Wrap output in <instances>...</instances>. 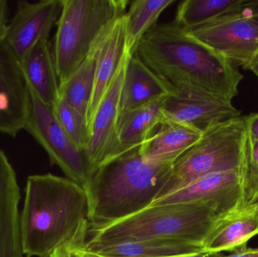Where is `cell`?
I'll list each match as a JSON object with an SVG mask.
<instances>
[{"instance_id": "5b68a950", "label": "cell", "mask_w": 258, "mask_h": 257, "mask_svg": "<svg viewBox=\"0 0 258 257\" xmlns=\"http://www.w3.org/2000/svg\"><path fill=\"white\" fill-rule=\"evenodd\" d=\"M248 154V135L243 116L209 127L201 139L173 164L156 201L212 174L242 170L246 175Z\"/></svg>"}, {"instance_id": "5bb4252c", "label": "cell", "mask_w": 258, "mask_h": 257, "mask_svg": "<svg viewBox=\"0 0 258 257\" xmlns=\"http://www.w3.org/2000/svg\"><path fill=\"white\" fill-rule=\"evenodd\" d=\"M20 200L15 169L0 149V257H27L21 241Z\"/></svg>"}, {"instance_id": "2e32d148", "label": "cell", "mask_w": 258, "mask_h": 257, "mask_svg": "<svg viewBox=\"0 0 258 257\" xmlns=\"http://www.w3.org/2000/svg\"><path fill=\"white\" fill-rule=\"evenodd\" d=\"M125 15L119 17L113 23L103 36L98 48L95 85L87 114L89 130L98 106L113 79L125 53Z\"/></svg>"}, {"instance_id": "603a6c76", "label": "cell", "mask_w": 258, "mask_h": 257, "mask_svg": "<svg viewBox=\"0 0 258 257\" xmlns=\"http://www.w3.org/2000/svg\"><path fill=\"white\" fill-rule=\"evenodd\" d=\"M176 0H136L125 13V51L135 54L140 41L153 28L164 10Z\"/></svg>"}, {"instance_id": "6da1fadb", "label": "cell", "mask_w": 258, "mask_h": 257, "mask_svg": "<svg viewBox=\"0 0 258 257\" xmlns=\"http://www.w3.org/2000/svg\"><path fill=\"white\" fill-rule=\"evenodd\" d=\"M89 202L84 189L51 174L31 175L20 216L27 257H50L60 247L83 248L89 229Z\"/></svg>"}, {"instance_id": "484cf974", "label": "cell", "mask_w": 258, "mask_h": 257, "mask_svg": "<svg viewBox=\"0 0 258 257\" xmlns=\"http://www.w3.org/2000/svg\"><path fill=\"white\" fill-rule=\"evenodd\" d=\"M258 175V140H250L248 138V164H247L246 179L248 181Z\"/></svg>"}, {"instance_id": "1f68e13d", "label": "cell", "mask_w": 258, "mask_h": 257, "mask_svg": "<svg viewBox=\"0 0 258 257\" xmlns=\"http://www.w3.org/2000/svg\"><path fill=\"white\" fill-rule=\"evenodd\" d=\"M177 257H224L223 253H200V254L186 255V256H181Z\"/></svg>"}, {"instance_id": "f546056e", "label": "cell", "mask_w": 258, "mask_h": 257, "mask_svg": "<svg viewBox=\"0 0 258 257\" xmlns=\"http://www.w3.org/2000/svg\"><path fill=\"white\" fill-rule=\"evenodd\" d=\"M8 26V2L0 0V43L4 40Z\"/></svg>"}, {"instance_id": "ffe728a7", "label": "cell", "mask_w": 258, "mask_h": 257, "mask_svg": "<svg viewBox=\"0 0 258 257\" xmlns=\"http://www.w3.org/2000/svg\"><path fill=\"white\" fill-rule=\"evenodd\" d=\"M165 97L120 113L117 127L120 156L141 147L153 131L165 122L162 104Z\"/></svg>"}, {"instance_id": "7a4b0ae2", "label": "cell", "mask_w": 258, "mask_h": 257, "mask_svg": "<svg viewBox=\"0 0 258 257\" xmlns=\"http://www.w3.org/2000/svg\"><path fill=\"white\" fill-rule=\"evenodd\" d=\"M135 54L171 87L200 88L230 102L239 95L243 78L239 68L174 21L150 29Z\"/></svg>"}, {"instance_id": "e575fe53", "label": "cell", "mask_w": 258, "mask_h": 257, "mask_svg": "<svg viewBox=\"0 0 258 257\" xmlns=\"http://www.w3.org/2000/svg\"><path fill=\"white\" fill-rule=\"evenodd\" d=\"M85 255H86V254H85ZM85 257H87V256H85Z\"/></svg>"}, {"instance_id": "4fadbf2b", "label": "cell", "mask_w": 258, "mask_h": 257, "mask_svg": "<svg viewBox=\"0 0 258 257\" xmlns=\"http://www.w3.org/2000/svg\"><path fill=\"white\" fill-rule=\"evenodd\" d=\"M62 10V0L19 1L8 24L4 41L21 60L41 41L48 40Z\"/></svg>"}, {"instance_id": "e0dca14e", "label": "cell", "mask_w": 258, "mask_h": 257, "mask_svg": "<svg viewBox=\"0 0 258 257\" xmlns=\"http://www.w3.org/2000/svg\"><path fill=\"white\" fill-rule=\"evenodd\" d=\"M20 63L30 94L52 107L59 98L60 82L49 41L38 42Z\"/></svg>"}, {"instance_id": "7c38bea8", "label": "cell", "mask_w": 258, "mask_h": 257, "mask_svg": "<svg viewBox=\"0 0 258 257\" xmlns=\"http://www.w3.org/2000/svg\"><path fill=\"white\" fill-rule=\"evenodd\" d=\"M30 89L18 57L0 43V133L15 137L25 129L31 113Z\"/></svg>"}, {"instance_id": "836d02e7", "label": "cell", "mask_w": 258, "mask_h": 257, "mask_svg": "<svg viewBox=\"0 0 258 257\" xmlns=\"http://www.w3.org/2000/svg\"><path fill=\"white\" fill-rule=\"evenodd\" d=\"M241 211H246V212H258V199L255 202H253L252 204L246 205Z\"/></svg>"}, {"instance_id": "cb8c5ba5", "label": "cell", "mask_w": 258, "mask_h": 257, "mask_svg": "<svg viewBox=\"0 0 258 257\" xmlns=\"http://www.w3.org/2000/svg\"><path fill=\"white\" fill-rule=\"evenodd\" d=\"M244 0H185L177 7L174 22L183 29L195 28L237 9Z\"/></svg>"}, {"instance_id": "ac0fdd59", "label": "cell", "mask_w": 258, "mask_h": 257, "mask_svg": "<svg viewBox=\"0 0 258 257\" xmlns=\"http://www.w3.org/2000/svg\"><path fill=\"white\" fill-rule=\"evenodd\" d=\"M83 251L87 257H177L206 253L202 246L168 240L86 242Z\"/></svg>"}, {"instance_id": "ba28073f", "label": "cell", "mask_w": 258, "mask_h": 257, "mask_svg": "<svg viewBox=\"0 0 258 257\" xmlns=\"http://www.w3.org/2000/svg\"><path fill=\"white\" fill-rule=\"evenodd\" d=\"M31 99V113L26 131L43 148L51 164L60 167L67 178L85 190L92 177L85 152L64 132L51 107L32 95Z\"/></svg>"}, {"instance_id": "3957f363", "label": "cell", "mask_w": 258, "mask_h": 257, "mask_svg": "<svg viewBox=\"0 0 258 257\" xmlns=\"http://www.w3.org/2000/svg\"><path fill=\"white\" fill-rule=\"evenodd\" d=\"M172 165L149 164L136 149L101 166L85 189L89 226L113 223L150 207L168 181Z\"/></svg>"}, {"instance_id": "83f0119b", "label": "cell", "mask_w": 258, "mask_h": 257, "mask_svg": "<svg viewBox=\"0 0 258 257\" xmlns=\"http://www.w3.org/2000/svg\"><path fill=\"white\" fill-rule=\"evenodd\" d=\"M250 140H258V113L243 116Z\"/></svg>"}, {"instance_id": "44dd1931", "label": "cell", "mask_w": 258, "mask_h": 257, "mask_svg": "<svg viewBox=\"0 0 258 257\" xmlns=\"http://www.w3.org/2000/svg\"><path fill=\"white\" fill-rule=\"evenodd\" d=\"M258 235V212L241 211L222 219L205 243L206 253L233 252Z\"/></svg>"}, {"instance_id": "d4e9b609", "label": "cell", "mask_w": 258, "mask_h": 257, "mask_svg": "<svg viewBox=\"0 0 258 257\" xmlns=\"http://www.w3.org/2000/svg\"><path fill=\"white\" fill-rule=\"evenodd\" d=\"M57 122L76 146L85 152L90 140L86 118L63 98L59 97L52 107Z\"/></svg>"}, {"instance_id": "d6a6232c", "label": "cell", "mask_w": 258, "mask_h": 257, "mask_svg": "<svg viewBox=\"0 0 258 257\" xmlns=\"http://www.w3.org/2000/svg\"><path fill=\"white\" fill-rule=\"evenodd\" d=\"M246 69L251 71L258 78V55L254 59V60L248 65Z\"/></svg>"}, {"instance_id": "9c48e42d", "label": "cell", "mask_w": 258, "mask_h": 257, "mask_svg": "<svg viewBox=\"0 0 258 257\" xmlns=\"http://www.w3.org/2000/svg\"><path fill=\"white\" fill-rule=\"evenodd\" d=\"M246 175L242 170L220 172L203 177L153 205L191 203L213 210L221 218L237 214L245 206Z\"/></svg>"}, {"instance_id": "d6986e66", "label": "cell", "mask_w": 258, "mask_h": 257, "mask_svg": "<svg viewBox=\"0 0 258 257\" xmlns=\"http://www.w3.org/2000/svg\"><path fill=\"white\" fill-rule=\"evenodd\" d=\"M171 91V86L149 69L135 54L131 56L127 64L121 94L120 112L164 98Z\"/></svg>"}, {"instance_id": "4316f807", "label": "cell", "mask_w": 258, "mask_h": 257, "mask_svg": "<svg viewBox=\"0 0 258 257\" xmlns=\"http://www.w3.org/2000/svg\"><path fill=\"white\" fill-rule=\"evenodd\" d=\"M245 206L258 199V175L247 182L245 187Z\"/></svg>"}, {"instance_id": "30bf717a", "label": "cell", "mask_w": 258, "mask_h": 257, "mask_svg": "<svg viewBox=\"0 0 258 257\" xmlns=\"http://www.w3.org/2000/svg\"><path fill=\"white\" fill-rule=\"evenodd\" d=\"M130 57L125 51L89 128L90 140L85 155L92 176L101 166L120 156L117 135L118 121L121 113L122 85Z\"/></svg>"}, {"instance_id": "f1b7e54d", "label": "cell", "mask_w": 258, "mask_h": 257, "mask_svg": "<svg viewBox=\"0 0 258 257\" xmlns=\"http://www.w3.org/2000/svg\"><path fill=\"white\" fill-rule=\"evenodd\" d=\"M83 248L76 246H63L56 250L50 257H85Z\"/></svg>"}, {"instance_id": "7402d4cb", "label": "cell", "mask_w": 258, "mask_h": 257, "mask_svg": "<svg viewBox=\"0 0 258 257\" xmlns=\"http://www.w3.org/2000/svg\"><path fill=\"white\" fill-rule=\"evenodd\" d=\"M103 36L77 70L67 81L60 84L59 87V97L63 98L76 110H78L86 118V122L88 110L95 85V68L98 48Z\"/></svg>"}, {"instance_id": "8fae6325", "label": "cell", "mask_w": 258, "mask_h": 257, "mask_svg": "<svg viewBox=\"0 0 258 257\" xmlns=\"http://www.w3.org/2000/svg\"><path fill=\"white\" fill-rule=\"evenodd\" d=\"M162 110L165 122L186 124L203 131L242 114L230 101L192 86L171 87Z\"/></svg>"}, {"instance_id": "9a60e30c", "label": "cell", "mask_w": 258, "mask_h": 257, "mask_svg": "<svg viewBox=\"0 0 258 257\" xmlns=\"http://www.w3.org/2000/svg\"><path fill=\"white\" fill-rule=\"evenodd\" d=\"M203 134V130L192 125L165 122L153 131L138 150L149 164H174Z\"/></svg>"}, {"instance_id": "8992f818", "label": "cell", "mask_w": 258, "mask_h": 257, "mask_svg": "<svg viewBox=\"0 0 258 257\" xmlns=\"http://www.w3.org/2000/svg\"><path fill=\"white\" fill-rule=\"evenodd\" d=\"M127 0H62L54 36V63L60 84L86 60L112 24L125 15Z\"/></svg>"}, {"instance_id": "4dcf8cb0", "label": "cell", "mask_w": 258, "mask_h": 257, "mask_svg": "<svg viewBox=\"0 0 258 257\" xmlns=\"http://www.w3.org/2000/svg\"><path fill=\"white\" fill-rule=\"evenodd\" d=\"M224 257H258V247H249L245 244Z\"/></svg>"}, {"instance_id": "277c9868", "label": "cell", "mask_w": 258, "mask_h": 257, "mask_svg": "<svg viewBox=\"0 0 258 257\" xmlns=\"http://www.w3.org/2000/svg\"><path fill=\"white\" fill-rule=\"evenodd\" d=\"M222 219L197 204L153 205L113 223L89 225L86 242L168 240L203 247Z\"/></svg>"}, {"instance_id": "52a82bcc", "label": "cell", "mask_w": 258, "mask_h": 257, "mask_svg": "<svg viewBox=\"0 0 258 257\" xmlns=\"http://www.w3.org/2000/svg\"><path fill=\"white\" fill-rule=\"evenodd\" d=\"M185 30L233 66L246 69L258 55V0H244L232 12Z\"/></svg>"}]
</instances>
